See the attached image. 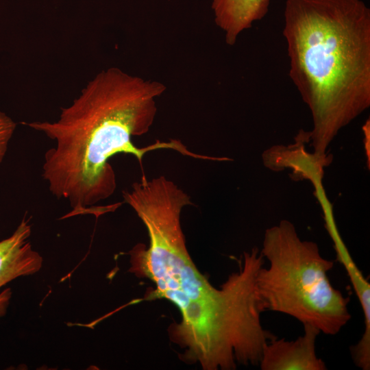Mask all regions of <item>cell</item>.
<instances>
[{"label": "cell", "instance_id": "obj_1", "mask_svg": "<svg viewBox=\"0 0 370 370\" xmlns=\"http://www.w3.org/2000/svg\"><path fill=\"white\" fill-rule=\"evenodd\" d=\"M143 221L149 244L130 251V271L153 282L145 300L165 299L178 308L181 320L169 329L171 340L185 350V360L204 370H233L237 364L258 365L265 345L275 336L265 330L266 311L256 277L264 264L261 251H245L237 271L217 288L190 256L181 225L190 196L173 181L153 179L136 186L125 197Z\"/></svg>", "mask_w": 370, "mask_h": 370}, {"label": "cell", "instance_id": "obj_2", "mask_svg": "<svg viewBox=\"0 0 370 370\" xmlns=\"http://www.w3.org/2000/svg\"><path fill=\"white\" fill-rule=\"evenodd\" d=\"M166 90L160 82L110 67L95 75L56 121L25 123L55 141L45 154L42 177L50 192L70 204L73 214L110 197L116 187L109 160L117 153L134 156L142 165L148 151L171 148L193 153L177 140L143 148L133 136L145 134L157 113L156 100Z\"/></svg>", "mask_w": 370, "mask_h": 370}, {"label": "cell", "instance_id": "obj_3", "mask_svg": "<svg viewBox=\"0 0 370 370\" xmlns=\"http://www.w3.org/2000/svg\"><path fill=\"white\" fill-rule=\"evenodd\" d=\"M289 75L308 106L314 152L370 106V9L362 0H286Z\"/></svg>", "mask_w": 370, "mask_h": 370}, {"label": "cell", "instance_id": "obj_4", "mask_svg": "<svg viewBox=\"0 0 370 370\" xmlns=\"http://www.w3.org/2000/svg\"><path fill=\"white\" fill-rule=\"evenodd\" d=\"M269 266L256 277L266 310L283 313L328 335L349 322L348 298L328 278L334 262L323 257L317 244L301 240L294 225L282 220L266 230L260 251Z\"/></svg>", "mask_w": 370, "mask_h": 370}, {"label": "cell", "instance_id": "obj_5", "mask_svg": "<svg viewBox=\"0 0 370 370\" xmlns=\"http://www.w3.org/2000/svg\"><path fill=\"white\" fill-rule=\"evenodd\" d=\"M32 232L30 219L26 215L8 238L0 241V288L10 281L38 271L42 258L32 249L29 237ZM11 291L0 293V317L6 311Z\"/></svg>", "mask_w": 370, "mask_h": 370}, {"label": "cell", "instance_id": "obj_6", "mask_svg": "<svg viewBox=\"0 0 370 370\" xmlns=\"http://www.w3.org/2000/svg\"><path fill=\"white\" fill-rule=\"evenodd\" d=\"M304 334L294 341L270 340L264 346L259 366L262 370H325L323 360L316 353V340L321 332L304 324Z\"/></svg>", "mask_w": 370, "mask_h": 370}, {"label": "cell", "instance_id": "obj_7", "mask_svg": "<svg viewBox=\"0 0 370 370\" xmlns=\"http://www.w3.org/2000/svg\"><path fill=\"white\" fill-rule=\"evenodd\" d=\"M310 140V132L301 130L294 144L274 145L265 150L262 155L263 164L273 171L292 169L291 178L294 180H307L312 184L322 182L324 169L332 163L333 156L326 153L308 152L304 143Z\"/></svg>", "mask_w": 370, "mask_h": 370}, {"label": "cell", "instance_id": "obj_8", "mask_svg": "<svg viewBox=\"0 0 370 370\" xmlns=\"http://www.w3.org/2000/svg\"><path fill=\"white\" fill-rule=\"evenodd\" d=\"M271 0H211L216 25L234 45L239 35L268 13Z\"/></svg>", "mask_w": 370, "mask_h": 370}, {"label": "cell", "instance_id": "obj_9", "mask_svg": "<svg viewBox=\"0 0 370 370\" xmlns=\"http://www.w3.org/2000/svg\"><path fill=\"white\" fill-rule=\"evenodd\" d=\"M325 225L331 236L336 251L338 261L345 267L360 304H368L370 301V284L365 278L352 258L337 230L334 215L332 213L324 216Z\"/></svg>", "mask_w": 370, "mask_h": 370}, {"label": "cell", "instance_id": "obj_10", "mask_svg": "<svg viewBox=\"0 0 370 370\" xmlns=\"http://www.w3.org/2000/svg\"><path fill=\"white\" fill-rule=\"evenodd\" d=\"M15 129V122L4 112L0 111V164L7 153Z\"/></svg>", "mask_w": 370, "mask_h": 370}, {"label": "cell", "instance_id": "obj_11", "mask_svg": "<svg viewBox=\"0 0 370 370\" xmlns=\"http://www.w3.org/2000/svg\"><path fill=\"white\" fill-rule=\"evenodd\" d=\"M362 131L365 135V148L366 151V156L368 164V169H369V164H370V122L369 119H368L364 125L362 126Z\"/></svg>", "mask_w": 370, "mask_h": 370}]
</instances>
